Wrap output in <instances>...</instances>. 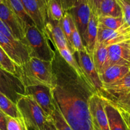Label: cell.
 <instances>
[{
  "instance_id": "cell-1",
  "label": "cell",
  "mask_w": 130,
  "mask_h": 130,
  "mask_svg": "<svg viewBox=\"0 0 130 130\" xmlns=\"http://www.w3.org/2000/svg\"><path fill=\"white\" fill-rule=\"evenodd\" d=\"M55 73L57 85L51 89L52 96L69 125L72 130H95L88 107L89 97L94 91L76 76L71 78Z\"/></svg>"
},
{
  "instance_id": "cell-2",
  "label": "cell",
  "mask_w": 130,
  "mask_h": 130,
  "mask_svg": "<svg viewBox=\"0 0 130 130\" xmlns=\"http://www.w3.org/2000/svg\"><path fill=\"white\" fill-rule=\"evenodd\" d=\"M24 88L44 86L52 89L57 85L53 62L30 57L20 66H16V74Z\"/></svg>"
},
{
  "instance_id": "cell-3",
  "label": "cell",
  "mask_w": 130,
  "mask_h": 130,
  "mask_svg": "<svg viewBox=\"0 0 130 130\" xmlns=\"http://www.w3.org/2000/svg\"><path fill=\"white\" fill-rule=\"evenodd\" d=\"M22 41L27 47L30 57L52 62L55 58V52L50 45L45 32L36 25L27 27Z\"/></svg>"
},
{
  "instance_id": "cell-4",
  "label": "cell",
  "mask_w": 130,
  "mask_h": 130,
  "mask_svg": "<svg viewBox=\"0 0 130 130\" xmlns=\"http://www.w3.org/2000/svg\"><path fill=\"white\" fill-rule=\"evenodd\" d=\"M16 104L28 128L34 130L44 129V124L51 116L43 111L31 95L24 94Z\"/></svg>"
},
{
  "instance_id": "cell-5",
  "label": "cell",
  "mask_w": 130,
  "mask_h": 130,
  "mask_svg": "<svg viewBox=\"0 0 130 130\" xmlns=\"http://www.w3.org/2000/svg\"><path fill=\"white\" fill-rule=\"evenodd\" d=\"M0 46L17 66H20L30 58L29 50L22 41L11 39L0 32Z\"/></svg>"
},
{
  "instance_id": "cell-6",
  "label": "cell",
  "mask_w": 130,
  "mask_h": 130,
  "mask_svg": "<svg viewBox=\"0 0 130 130\" xmlns=\"http://www.w3.org/2000/svg\"><path fill=\"white\" fill-rule=\"evenodd\" d=\"M0 92L16 104L25 94V88L15 75L0 68Z\"/></svg>"
},
{
  "instance_id": "cell-7",
  "label": "cell",
  "mask_w": 130,
  "mask_h": 130,
  "mask_svg": "<svg viewBox=\"0 0 130 130\" xmlns=\"http://www.w3.org/2000/svg\"><path fill=\"white\" fill-rule=\"evenodd\" d=\"M0 20L7 25L15 39L23 40L25 36L26 26L9 7L5 1L0 3Z\"/></svg>"
},
{
  "instance_id": "cell-8",
  "label": "cell",
  "mask_w": 130,
  "mask_h": 130,
  "mask_svg": "<svg viewBox=\"0 0 130 130\" xmlns=\"http://www.w3.org/2000/svg\"><path fill=\"white\" fill-rule=\"evenodd\" d=\"M25 95H30L43 111L51 116L55 109V104L51 88L44 86H33L25 88Z\"/></svg>"
},
{
  "instance_id": "cell-9",
  "label": "cell",
  "mask_w": 130,
  "mask_h": 130,
  "mask_svg": "<svg viewBox=\"0 0 130 130\" xmlns=\"http://www.w3.org/2000/svg\"><path fill=\"white\" fill-rule=\"evenodd\" d=\"M21 1L36 26L40 30L44 32L45 25L48 21V0H21Z\"/></svg>"
},
{
  "instance_id": "cell-10",
  "label": "cell",
  "mask_w": 130,
  "mask_h": 130,
  "mask_svg": "<svg viewBox=\"0 0 130 130\" xmlns=\"http://www.w3.org/2000/svg\"><path fill=\"white\" fill-rule=\"evenodd\" d=\"M100 95L113 103L130 96V72L117 82L103 86Z\"/></svg>"
},
{
  "instance_id": "cell-11",
  "label": "cell",
  "mask_w": 130,
  "mask_h": 130,
  "mask_svg": "<svg viewBox=\"0 0 130 130\" xmlns=\"http://www.w3.org/2000/svg\"><path fill=\"white\" fill-rule=\"evenodd\" d=\"M78 57V63L88 79L93 90L95 92L101 94L103 84L100 76L96 72L93 62L92 57L88 53L86 50L76 53Z\"/></svg>"
},
{
  "instance_id": "cell-12",
  "label": "cell",
  "mask_w": 130,
  "mask_h": 130,
  "mask_svg": "<svg viewBox=\"0 0 130 130\" xmlns=\"http://www.w3.org/2000/svg\"><path fill=\"white\" fill-rule=\"evenodd\" d=\"M88 107L93 121L100 130H110L103 96L98 93H92L88 99Z\"/></svg>"
},
{
  "instance_id": "cell-13",
  "label": "cell",
  "mask_w": 130,
  "mask_h": 130,
  "mask_svg": "<svg viewBox=\"0 0 130 130\" xmlns=\"http://www.w3.org/2000/svg\"><path fill=\"white\" fill-rule=\"evenodd\" d=\"M69 12L72 15L75 25L82 39H83L91 14V10L88 3L87 2L84 3L71 9Z\"/></svg>"
},
{
  "instance_id": "cell-14",
  "label": "cell",
  "mask_w": 130,
  "mask_h": 130,
  "mask_svg": "<svg viewBox=\"0 0 130 130\" xmlns=\"http://www.w3.org/2000/svg\"><path fill=\"white\" fill-rule=\"evenodd\" d=\"M44 32L48 39H50L53 44L55 46L57 50L65 48H68L71 50L59 22L48 20L44 27Z\"/></svg>"
},
{
  "instance_id": "cell-15",
  "label": "cell",
  "mask_w": 130,
  "mask_h": 130,
  "mask_svg": "<svg viewBox=\"0 0 130 130\" xmlns=\"http://www.w3.org/2000/svg\"><path fill=\"white\" fill-rule=\"evenodd\" d=\"M104 107L110 130H128L126 124L120 110L110 100L104 98Z\"/></svg>"
},
{
  "instance_id": "cell-16",
  "label": "cell",
  "mask_w": 130,
  "mask_h": 130,
  "mask_svg": "<svg viewBox=\"0 0 130 130\" xmlns=\"http://www.w3.org/2000/svg\"><path fill=\"white\" fill-rule=\"evenodd\" d=\"M109 64L126 66L129 67L130 50L123 43L108 46Z\"/></svg>"
},
{
  "instance_id": "cell-17",
  "label": "cell",
  "mask_w": 130,
  "mask_h": 130,
  "mask_svg": "<svg viewBox=\"0 0 130 130\" xmlns=\"http://www.w3.org/2000/svg\"><path fill=\"white\" fill-rule=\"evenodd\" d=\"M98 25H99L98 16L91 12L90 21L88 24L86 32L83 39L86 51L91 57H92L95 45H96Z\"/></svg>"
},
{
  "instance_id": "cell-18",
  "label": "cell",
  "mask_w": 130,
  "mask_h": 130,
  "mask_svg": "<svg viewBox=\"0 0 130 130\" xmlns=\"http://www.w3.org/2000/svg\"><path fill=\"white\" fill-rule=\"evenodd\" d=\"M129 72L128 66L113 65L107 67L99 76L104 86L117 82Z\"/></svg>"
},
{
  "instance_id": "cell-19",
  "label": "cell",
  "mask_w": 130,
  "mask_h": 130,
  "mask_svg": "<svg viewBox=\"0 0 130 130\" xmlns=\"http://www.w3.org/2000/svg\"><path fill=\"white\" fill-rule=\"evenodd\" d=\"M58 52H59L60 55L62 57V58L69 65V66L71 67V69L73 70V72H74V74H76V76H77V78L81 82H83L85 85H87L90 88H91L93 91L88 79L87 78L86 74H85V72H83V69H81V66L79 64L78 62L74 58V55L72 54L71 50L69 49H68V48H65V49L59 50H58Z\"/></svg>"
},
{
  "instance_id": "cell-20",
  "label": "cell",
  "mask_w": 130,
  "mask_h": 130,
  "mask_svg": "<svg viewBox=\"0 0 130 130\" xmlns=\"http://www.w3.org/2000/svg\"><path fill=\"white\" fill-rule=\"evenodd\" d=\"M92 59L96 72L100 76L110 66L107 46L96 44L93 53Z\"/></svg>"
},
{
  "instance_id": "cell-21",
  "label": "cell",
  "mask_w": 130,
  "mask_h": 130,
  "mask_svg": "<svg viewBox=\"0 0 130 130\" xmlns=\"http://www.w3.org/2000/svg\"><path fill=\"white\" fill-rule=\"evenodd\" d=\"M99 17H122L121 9L116 0H103L99 5L97 11Z\"/></svg>"
},
{
  "instance_id": "cell-22",
  "label": "cell",
  "mask_w": 130,
  "mask_h": 130,
  "mask_svg": "<svg viewBox=\"0 0 130 130\" xmlns=\"http://www.w3.org/2000/svg\"><path fill=\"white\" fill-rule=\"evenodd\" d=\"M5 1H6L9 7L13 10V11L24 23L26 27L32 25H35L31 18L25 10L21 0H5Z\"/></svg>"
},
{
  "instance_id": "cell-23",
  "label": "cell",
  "mask_w": 130,
  "mask_h": 130,
  "mask_svg": "<svg viewBox=\"0 0 130 130\" xmlns=\"http://www.w3.org/2000/svg\"><path fill=\"white\" fill-rule=\"evenodd\" d=\"M65 13L61 0H48L47 4L48 20L60 22Z\"/></svg>"
},
{
  "instance_id": "cell-24",
  "label": "cell",
  "mask_w": 130,
  "mask_h": 130,
  "mask_svg": "<svg viewBox=\"0 0 130 130\" xmlns=\"http://www.w3.org/2000/svg\"><path fill=\"white\" fill-rule=\"evenodd\" d=\"M0 109L8 116L13 118H22L17 104L0 92Z\"/></svg>"
},
{
  "instance_id": "cell-25",
  "label": "cell",
  "mask_w": 130,
  "mask_h": 130,
  "mask_svg": "<svg viewBox=\"0 0 130 130\" xmlns=\"http://www.w3.org/2000/svg\"><path fill=\"white\" fill-rule=\"evenodd\" d=\"M59 24L60 25L62 30H63V32L64 33L65 36H66V38L70 46V49H71V36H72V29H73V27L75 25V24L73 19H72V15L69 11H66L65 13L63 18L59 22Z\"/></svg>"
},
{
  "instance_id": "cell-26",
  "label": "cell",
  "mask_w": 130,
  "mask_h": 130,
  "mask_svg": "<svg viewBox=\"0 0 130 130\" xmlns=\"http://www.w3.org/2000/svg\"><path fill=\"white\" fill-rule=\"evenodd\" d=\"M99 24L105 27L112 30H117L123 26L124 24L122 17H99Z\"/></svg>"
},
{
  "instance_id": "cell-27",
  "label": "cell",
  "mask_w": 130,
  "mask_h": 130,
  "mask_svg": "<svg viewBox=\"0 0 130 130\" xmlns=\"http://www.w3.org/2000/svg\"><path fill=\"white\" fill-rule=\"evenodd\" d=\"M85 47L84 45L83 39L79 32L78 30L76 28V25H74L72 29V36H71V50L72 54L85 50Z\"/></svg>"
},
{
  "instance_id": "cell-28",
  "label": "cell",
  "mask_w": 130,
  "mask_h": 130,
  "mask_svg": "<svg viewBox=\"0 0 130 130\" xmlns=\"http://www.w3.org/2000/svg\"><path fill=\"white\" fill-rule=\"evenodd\" d=\"M0 67L11 74H16V65L0 46Z\"/></svg>"
},
{
  "instance_id": "cell-29",
  "label": "cell",
  "mask_w": 130,
  "mask_h": 130,
  "mask_svg": "<svg viewBox=\"0 0 130 130\" xmlns=\"http://www.w3.org/2000/svg\"><path fill=\"white\" fill-rule=\"evenodd\" d=\"M55 109L51 117L53 119V123H54L57 130H72L71 126L67 123L66 119H64L62 114H61L55 102Z\"/></svg>"
},
{
  "instance_id": "cell-30",
  "label": "cell",
  "mask_w": 130,
  "mask_h": 130,
  "mask_svg": "<svg viewBox=\"0 0 130 130\" xmlns=\"http://www.w3.org/2000/svg\"><path fill=\"white\" fill-rule=\"evenodd\" d=\"M6 130H29L22 118H13L6 116Z\"/></svg>"
},
{
  "instance_id": "cell-31",
  "label": "cell",
  "mask_w": 130,
  "mask_h": 130,
  "mask_svg": "<svg viewBox=\"0 0 130 130\" xmlns=\"http://www.w3.org/2000/svg\"><path fill=\"white\" fill-rule=\"evenodd\" d=\"M121 9L124 24L130 28V4L127 3L123 0H116Z\"/></svg>"
},
{
  "instance_id": "cell-32",
  "label": "cell",
  "mask_w": 130,
  "mask_h": 130,
  "mask_svg": "<svg viewBox=\"0 0 130 130\" xmlns=\"http://www.w3.org/2000/svg\"><path fill=\"white\" fill-rule=\"evenodd\" d=\"M61 1L65 12L69 11L84 3H88V0H61Z\"/></svg>"
},
{
  "instance_id": "cell-33",
  "label": "cell",
  "mask_w": 130,
  "mask_h": 130,
  "mask_svg": "<svg viewBox=\"0 0 130 130\" xmlns=\"http://www.w3.org/2000/svg\"><path fill=\"white\" fill-rule=\"evenodd\" d=\"M113 104L120 111L130 115V96L121 101L113 103Z\"/></svg>"
},
{
  "instance_id": "cell-34",
  "label": "cell",
  "mask_w": 130,
  "mask_h": 130,
  "mask_svg": "<svg viewBox=\"0 0 130 130\" xmlns=\"http://www.w3.org/2000/svg\"><path fill=\"white\" fill-rule=\"evenodd\" d=\"M0 32L11 39H16L7 25L0 20Z\"/></svg>"
},
{
  "instance_id": "cell-35",
  "label": "cell",
  "mask_w": 130,
  "mask_h": 130,
  "mask_svg": "<svg viewBox=\"0 0 130 130\" xmlns=\"http://www.w3.org/2000/svg\"><path fill=\"white\" fill-rule=\"evenodd\" d=\"M102 1L103 0H88V3L91 8V12L96 15H97L98 9Z\"/></svg>"
},
{
  "instance_id": "cell-36",
  "label": "cell",
  "mask_w": 130,
  "mask_h": 130,
  "mask_svg": "<svg viewBox=\"0 0 130 130\" xmlns=\"http://www.w3.org/2000/svg\"><path fill=\"white\" fill-rule=\"evenodd\" d=\"M6 115L0 109V129L6 130Z\"/></svg>"
},
{
  "instance_id": "cell-37",
  "label": "cell",
  "mask_w": 130,
  "mask_h": 130,
  "mask_svg": "<svg viewBox=\"0 0 130 130\" xmlns=\"http://www.w3.org/2000/svg\"><path fill=\"white\" fill-rule=\"evenodd\" d=\"M43 130H57L54 123H53V121L52 119V117H50L47 120L46 123L44 124V129Z\"/></svg>"
},
{
  "instance_id": "cell-38",
  "label": "cell",
  "mask_w": 130,
  "mask_h": 130,
  "mask_svg": "<svg viewBox=\"0 0 130 130\" xmlns=\"http://www.w3.org/2000/svg\"><path fill=\"white\" fill-rule=\"evenodd\" d=\"M121 113L122 116H123V118H124V121H125V123L126 124L127 127L129 128L130 130V115H128V114H125V113L123 112L120 111Z\"/></svg>"
},
{
  "instance_id": "cell-39",
  "label": "cell",
  "mask_w": 130,
  "mask_h": 130,
  "mask_svg": "<svg viewBox=\"0 0 130 130\" xmlns=\"http://www.w3.org/2000/svg\"><path fill=\"white\" fill-rule=\"evenodd\" d=\"M123 44H124V45L126 47L128 50H130V40L125 42V43H123Z\"/></svg>"
},
{
  "instance_id": "cell-40",
  "label": "cell",
  "mask_w": 130,
  "mask_h": 130,
  "mask_svg": "<svg viewBox=\"0 0 130 130\" xmlns=\"http://www.w3.org/2000/svg\"><path fill=\"white\" fill-rule=\"evenodd\" d=\"M93 123H94V126H95V130H100V128H99V126H98L97 124H96V123H95L94 121H93Z\"/></svg>"
},
{
  "instance_id": "cell-41",
  "label": "cell",
  "mask_w": 130,
  "mask_h": 130,
  "mask_svg": "<svg viewBox=\"0 0 130 130\" xmlns=\"http://www.w3.org/2000/svg\"><path fill=\"white\" fill-rule=\"evenodd\" d=\"M123 1H125V2H126L127 3L130 4V0H123Z\"/></svg>"
},
{
  "instance_id": "cell-42",
  "label": "cell",
  "mask_w": 130,
  "mask_h": 130,
  "mask_svg": "<svg viewBox=\"0 0 130 130\" xmlns=\"http://www.w3.org/2000/svg\"><path fill=\"white\" fill-rule=\"evenodd\" d=\"M129 68L130 70V56H129Z\"/></svg>"
},
{
  "instance_id": "cell-43",
  "label": "cell",
  "mask_w": 130,
  "mask_h": 130,
  "mask_svg": "<svg viewBox=\"0 0 130 130\" xmlns=\"http://www.w3.org/2000/svg\"><path fill=\"white\" fill-rule=\"evenodd\" d=\"M126 126H127V125H126ZM127 128H128V127H127ZM128 130H129V128H128Z\"/></svg>"
},
{
  "instance_id": "cell-44",
  "label": "cell",
  "mask_w": 130,
  "mask_h": 130,
  "mask_svg": "<svg viewBox=\"0 0 130 130\" xmlns=\"http://www.w3.org/2000/svg\"><path fill=\"white\" fill-rule=\"evenodd\" d=\"M5 1V0H1V1Z\"/></svg>"
},
{
  "instance_id": "cell-45",
  "label": "cell",
  "mask_w": 130,
  "mask_h": 130,
  "mask_svg": "<svg viewBox=\"0 0 130 130\" xmlns=\"http://www.w3.org/2000/svg\"><path fill=\"white\" fill-rule=\"evenodd\" d=\"M1 0H0V3H1Z\"/></svg>"
},
{
  "instance_id": "cell-46",
  "label": "cell",
  "mask_w": 130,
  "mask_h": 130,
  "mask_svg": "<svg viewBox=\"0 0 130 130\" xmlns=\"http://www.w3.org/2000/svg\"><path fill=\"white\" fill-rule=\"evenodd\" d=\"M0 130H1V129H0Z\"/></svg>"
},
{
  "instance_id": "cell-47",
  "label": "cell",
  "mask_w": 130,
  "mask_h": 130,
  "mask_svg": "<svg viewBox=\"0 0 130 130\" xmlns=\"http://www.w3.org/2000/svg\"><path fill=\"white\" fill-rule=\"evenodd\" d=\"M0 68H1V67H0Z\"/></svg>"
}]
</instances>
